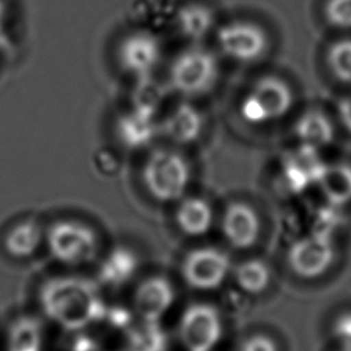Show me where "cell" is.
<instances>
[{"label": "cell", "mask_w": 351, "mask_h": 351, "mask_svg": "<svg viewBox=\"0 0 351 351\" xmlns=\"http://www.w3.org/2000/svg\"><path fill=\"white\" fill-rule=\"evenodd\" d=\"M40 302L47 317L66 329H82L106 314L95 284L77 277L48 281Z\"/></svg>", "instance_id": "6da1fadb"}, {"label": "cell", "mask_w": 351, "mask_h": 351, "mask_svg": "<svg viewBox=\"0 0 351 351\" xmlns=\"http://www.w3.org/2000/svg\"><path fill=\"white\" fill-rule=\"evenodd\" d=\"M217 53L200 44H189L180 51L169 69V86L185 99L208 93L219 78Z\"/></svg>", "instance_id": "7a4b0ae2"}, {"label": "cell", "mask_w": 351, "mask_h": 351, "mask_svg": "<svg viewBox=\"0 0 351 351\" xmlns=\"http://www.w3.org/2000/svg\"><path fill=\"white\" fill-rule=\"evenodd\" d=\"M293 103L289 85L278 77L265 75L258 78L240 100L239 112L251 125H263L281 119Z\"/></svg>", "instance_id": "3957f363"}, {"label": "cell", "mask_w": 351, "mask_h": 351, "mask_svg": "<svg viewBox=\"0 0 351 351\" xmlns=\"http://www.w3.org/2000/svg\"><path fill=\"white\" fill-rule=\"evenodd\" d=\"M143 180L154 199L170 203L184 196L191 180V171L186 160L178 152L156 149L144 165Z\"/></svg>", "instance_id": "277c9868"}, {"label": "cell", "mask_w": 351, "mask_h": 351, "mask_svg": "<svg viewBox=\"0 0 351 351\" xmlns=\"http://www.w3.org/2000/svg\"><path fill=\"white\" fill-rule=\"evenodd\" d=\"M214 33L221 55L234 63H255L269 48L266 32L252 21L233 19L217 26Z\"/></svg>", "instance_id": "5b68a950"}, {"label": "cell", "mask_w": 351, "mask_h": 351, "mask_svg": "<svg viewBox=\"0 0 351 351\" xmlns=\"http://www.w3.org/2000/svg\"><path fill=\"white\" fill-rule=\"evenodd\" d=\"M47 241L52 256L67 266H82L93 261L97 254L95 232L75 221H59L51 226Z\"/></svg>", "instance_id": "8992f818"}, {"label": "cell", "mask_w": 351, "mask_h": 351, "mask_svg": "<svg viewBox=\"0 0 351 351\" xmlns=\"http://www.w3.org/2000/svg\"><path fill=\"white\" fill-rule=\"evenodd\" d=\"M223 332L219 311L207 303H195L182 313L178 336L186 351H213Z\"/></svg>", "instance_id": "52a82bcc"}, {"label": "cell", "mask_w": 351, "mask_h": 351, "mask_svg": "<svg viewBox=\"0 0 351 351\" xmlns=\"http://www.w3.org/2000/svg\"><path fill=\"white\" fill-rule=\"evenodd\" d=\"M163 45L156 32L140 27L128 34L118 47L119 66L134 78L149 77L160 64Z\"/></svg>", "instance_id": "ba28073f"}, {"label": "cell", "mask_w": 351, "mask_h": 351, "mask_svg": "<svg viewBox=\"0 0 351 351\" xmlns=\"http://www.w3.org/2000/svg\"><path fill=\"white\" fill-rule=\"evenodd\" d=\"M232 270L230 258L215 247L192 250L182 261L184 280L195 289L213 291L222 285Z\"/></svg>", "instance_id": "9c48e42d"}, {"label": "cell", "mask_w": 351, "mask_h": 351, "mask_svg": "<svg viewBox=\"0 0 351 351\" xmlns=\"http://www.w3.org/2000/svg\"><path fill=\"white\" fill-rule=\"evenodd\" d=\"M335 247L325 234L311 233L296 240L288 251V265L292 271L311 280L322 276L333 263Z\"/></svg>", "instance_id": "30bf717a"}, {"label": "cell", "mask_w": 351, "mask_h": 351, "mask_svg": "<svg viewBox=\"0 0 351 351\" xmlns=\"http://www.w3.org/2000/svg\"><path fill=\"white\" fill-rule=\"evenodd\" d=\"M174 288L162 276H152L138 284L133 295V308L140 319L158 322L174 303Z\"/></svg>", "instance_id": "8fae6325"}, {"label": "cell", "mask_w": 351, "mask_h": 351, "mask_svg": "<svg viewBox=\"0 0 351 351\" xmlns=\"http://www.w3.org/2000/svg\"><path fill=\"white\" fill-rule=\"evenodd\" d=\"M169 29L181 40L199 44L215 32V12L202 3H185L177 5Z\"/></svg>", "instance_id": "7c38bea8"}, {"label": "cell", "mask_w": 351, "mask_h": 351, "mask_svg": "<svg viewBox=\"0 0 351 351\" xmlns=\"http://www.w3.org/2000/svg\"><path fill=\"white\" fill-rule=\"evenodd\" d=\"M318 149L306 144H300L291 151L282 163V178L285 185L293 191L300 192L310 185H317L325 163H322Z\"/></svg>", "instance_id": "4fadbf2b"}, {"label": "cell", "mask_w": 351, "mask_h": 351, "mask_svg": "<svg viewBox=\"0 0 351 351\" xmlns=\"http://www.w3.org/2000/svg\"><path fill=\"white\" fill-rule=\"evenodd\" d=\"M221 229L226 241L237 250H247L252 247L261 232V222L256 211L245 203H232L226 207Z\"/></svg>", "instance_id": "5bb4252c"}, {"label": "cell", "mask_w": 351, "mask_h": 351, "mask_svg": "<svg viewBox=\"0 0 351 351\" xmlns=\"http://www.w3.org/2000/svg\"><path fill=\"white\" fill-rule=\"evenodd\" d=\"M204 126L203 112L188 99L180 101L163 117L159 130L176 144H191L196 141Z\"/></svg>", "instance_id": "9a60e30c"}, {"label": "cell", "mask_w": 351, "mask_h": 351, "mask_svg": "<svg viewBox=\"0 0 351 351\" xmlns=\"http://www.w3.org/2000/svg\"><path fill=\"white\" fill-rule=\"evenodd\" d=\"M158 129L159 125L155 122V115L133 107L119 118L117 125L119 140L129 148H141L147 145Z\"/></svg>", "instance_id": "2e32d148"}, {"label": "cell", "mask_w": 351, "mask_h": 351, "mask_svg": "<svg viewBox=\"0 0 351 351\" xmlns=\"http://www.w3.org/2000/svg\"><path fill=\"white\" fill-rule=\"evenodd\" d=\"M176 221L185 234L199 237L210 232L214 222V213L206 199L197 196L186 197L176 211Z\"/></svg>", "instance_id": "e0dca14e"}, {"label": "cell", "mask_w": 351, "mask_h": 351, "mask_svg": "<svg viewBox=\"0 0 351 351\" xmlns=\"http://www.w3.org/2000/svg\"><path fill=\"white\" fill-rule=\"evenodd\" d=\"M137 267L136 254L125 247H117L101 262L99 277L104 285L119 288L134 276Z\"/></svg>", "instance_id": "ac0fdd59"}, {"label": "cell", "mask_w": 351, "mask_h": 351, "mask_svg": "<svg viewBox=\"0 0 351 351\" xmlns=\"http://www.w3.org/2000/svg\"><path fill=\"white\" fill-rule=\"evenodd\" d=\"M317 185L329 204L336 207L351 202V165H326Z\"/></svg>", "instance_id": "d6986e66"}, {"label": "cell", "mask_w": 351, "mask_h": 351, "mask_svg": "<svg viewBox=\"0 0 351 351\" xmlns=\"http://www.w3.org/2000/svg\"><path fill=\"white\" fill-rule=\"evenodd\" d=\"M295 133L300 144H306L318 149L328 145L333 140L335 129L324 112L318 110H310L298 119L295 125Z\"/></svg>", "instance_id": "ffe728a7"}, {"label": "cell", "mask_w": 351, "mask_h": 351, "mask_svg": "<svg viewBox=\"0 0 351 351\" xmlns=\"http://www.w3.org/2000/svg\"><path fill=\"white\" fill-rule=\"evenodd\" d=\"M177 5L176 0H136L133 12L141 27L156 32L169 27Z\"/></svg>", "instance_id": "44dd1931"}, {"label": "cell", "mask_w": 351, "mask_h": 351, "mask_svg": "<svg viewBox=\"0 0 351 351\" xmlns=\"http://www.w3.org/2000/svg\"><path fill=\"white\" fill-rule=\"evenodd\" d=\"M237 287L248 295H259L270 284L271 271L269 265L262 259H247L234 269Z\"/></svg>", "instance_id": "7402d4cb"}, {"label": "cell", "mask_w": 351, "mask_h": 351, "mask_svg": "<svg viewBox=\"0 0 351 351\" xmlns=\"http://www.w3.org/2000/svg\"><path fill=\"white\" fill-rule=\"evenodd\" d=\"M126 351H166V336L158 322L141 319L129 326Z\"/></svg>", "instance_id": "603a6c76"}, {"label": "cell", "mask_w": 351, "mask_h": 351, "mask_svg": "<svg viewBox=\"0 0 351 351\" xmlns=\"http://www.w3.org/2000/svg\"><path fill=\"white\" fill-rule=\"evenodd\" d=\"M43 230L34 221H26L15 226L7 239V247L15 256L25 258L33 255L43 241Z\"/></svg>", "instance_id": "cb8c5ba5"}, {"label": "cell", "mask_w": 351, "mask_h": 351, "mask_svg": "<svg viewBox=\"0 0 351 351\" xmlns=\"http://www.w3.org/2000/svg\"><path fill=\"white\" fill-rule=\"evenodd\" d=\"M326 60L332 74L340 82L351 86V40L335 43L328 51Z\"/></svg>", "instance_id": "d4e9b609"}, {"label": "cell", "mask_w": 351, "mask_h": 351, "mask_svg": "<svg viewBox=\"0 0 351 351\" xmlns=\"http://www.w3.org/2000/svg\"><path fill=\"white\" fill-rule=\"evenodd\" d=\"M325 16L335 27L351 29V0H328Z\"/></svg>", "instance_id": "484cf974"}, {"label": "cell", "mask_w": 351, "mask_h": 351, "mask_svg": "<svg viewBox=\"0 0 351 351\" xmlns=\"http://www.w3.org/2000/svg\"><path fill=\"white\" fill-rule=\"evenodd\" d=\"M333 336L341 348H351V313L337 318L333 326Z\"/></svg>", "instance_id": "4316f807"}, {"label": "cell", "mask_w": 351, "mask_h": 351, "mask_svg": "<svg viewBox=\"0 0 351 351\" xmlns=\"http://www.w3.org/2000/svg\"><path fill=\"white\" fill-rule=\"evenodd\" d=\"M240 351H278L277 344L265 335H255L248 337Z\"/></svg>", "instance_id": "83f0119b"}, {"label": "cell", "mask_w": 351, "mask_h": 351, "mask_svg": "<svg viewBox=\"0 0 351 351\" xmlns=\"http://www.w3.org/2000/svg\"><path fill=\"white\" fill-rule=\"evenodd\" d=\"M339 115L344 128L351 132V95L346 96L339 103Z\"/></svg>", "instance_id": "f1b7e54d"}, {"label": "cell", "mask_w": 351, "mask_h": 351, "mask_svg": "<svg viewBox=\"0 0 351 351\" xmlns=\"http://www.w3.org/2000/svg\"><path fill=\"white\" fill-rule=\"evenodd\" d=\"M4 19H5V8H4L3 1L0 0V32H1V27L4 23Z\"/></svg>", "instance_id": "f546056e"}, {"label": "cell", "mask_w": 351, "mask_h": 351, "mask_svg": "<svg viewBox=\"0 0 351 351\" xmlns=\"http://www.w3.org/2000/svg\"><path fill=\"white\" fill-rule=\"evenodd\" d=\"M340 351H351V348H341Z\"/></svg>", "instance_id": "4dcf8cb0"}]
</instances>
